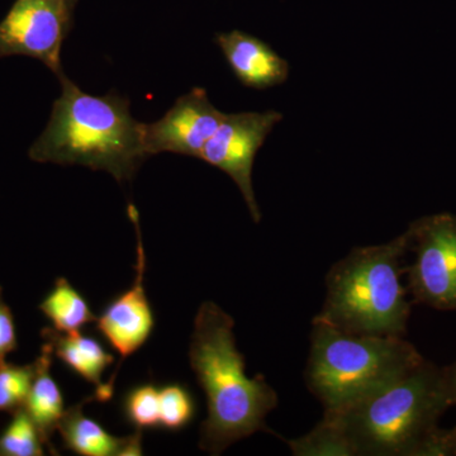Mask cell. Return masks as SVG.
Instances as JSON below:
<instances>
[{
	"label": "cell",
	"instance_id": "20",
	"mask_svg": "<svg viewBox=\"0 0 456 456\" xmlns=\"http://www.w3.org/2000/svg\"><path fill=\"white\" fill-rule=\"evenodd\" d=\"M125 415L139 430L160 426V389L147 383L136 387L126 395Z\"/></svg>",
	"mask_w": 456,
	"mask_h": 456
},
{
	"label": "cell",
	"instance_id": "9",
	"mask_svg": "<svg viewBox=\"0 0 456 456\" xmlns=\"http://www.w3.org/2000/svg\"><path fill=\"white\" fill-rule=\"evenodd\" d=\"M128 216L134 222L137 233V260L134 266L136 277L132 287L114 298L104 308L101 316L95 318L99 334L106 338L108 344L121 358L110 382L104 383L102 388L94 393L95 401L98 402H108L112 399L114 383L121 362L128 356L134 355L146 344L155 327L154 312L145 290L146 255L141 237L139 213L134 206L128 207Z\"/></svg>",
	"mask_w": 456,
	"mask_h": 456
},
{
	"label": "cell",
	"instance_id": "1",
	"mask_svg": "<svg viewBox=\"0 0 456 456\" xmlns=\"http://www.w3.org/2000/svg\"><path fill=\"white\" fill-rule=\"evenodd\" d=\"M235 320L211 301L194 318L189 360L207 398L208 415L200 426V448L220 455L236 441L268 430L266 416L278 395L263 375L248 378L245 356L236 346Z\"/></svg>",
	"mask_w": 456,
	"mask_h": 456
},
{
	"label": "cell",
	"instance_id": "21",
	"mask_svg": "<svg viewBox=\"0 0 456 456\" xmlns=\"http://www.w3.org/2000/svg\"><path fill=\"white\" fill-rule=\"evenodd\" d=\"M449 455H456V428L452 430L435 428L417 452V456Z\"/></svg>",
	"mask_w": 456,
	"mask_h": 456
},
{
	"label": "cell",
	"instance_id": "15",
	"mask_svg": "<svg viewBox=\"0 0 456 456\" xmlns=\"http://www.w3.org/2000/svg\"><path fill=\"white\" fill-rule=\"evenodd\" d=\"M40 310L49 318L53 329L61 332L80 331L97 318L86 299L65 278L56 279L53 289L42 301Z\"/></svg>",
	"mask_w": 456,
	"mask_h": 456
},
{
	"label": "cell",
	"instance_id": "10",
	"mask_svg": "<svg viewBox=\"0 0 456 456\" xmlns=\"http://www.w3.org/2000/svg\"><path fill=\"white\" fill-rule=\"evenodd\" d=\"M224 117L226 113L213 106L206 90L193 89L180 97L160 121L146 125L147 154L173 152L198 158Z\"/></svg>",
	"mask_w": 456,
	"mask_h": 456
},
{
	"label": "cell",
	"instance_id": "17",
	"mask_svg": "<svg viewBox=\"0 0 456 456\" xmlns=\"http://www.w3.org/2000/svg\"><path fill=\"white\" fill-rule=\"evenodd\" d=\"M44 445L40 432L25 408L13 412L11 424L0 435V455L3 456H41Z\"/></svg>",
	"mask_w": 456,
	"mask_h": 456
},
{
	"label": "cell",
	"instance_id": "11",
	"mask_svg": "<svg viewBox=\"0 0 456 456\" xmlns=\"http://www.w3.org/2000/svg\"><path fill=\"white\" fill-rule=\"evenodd\" d=\"M239 82L254 89H268L287 82L289 65L266 42L245 32L220 33L216 38Z\"/></svg>",
	"mask_w": 456,
	"mask_h": 456
},
{
	"label": "cell",
	"instance_id": "4",
	"mask_svg": "<svg viewBox=\"0 0 456 456\" xmlns=\"http://www.w3.org/2000/svg\"><path fill=\"white\" fill-rule=\"evenodd\" d=\"M410 230L388 244L355 248L326 275V299L317 320L356 335L404 338L411 314L402 265Z\"/></svg>",
	"mask_w": 456,
	"mask_h": 456
},
{
	"label": "cell",
	"instance_id": "2",
	"mask_svg": "<svg viewBox=\"0 0 456 456\" xmlns=\"http://www.w3.org/2000/svg\"><path fill=\"white\" fill-rule=\"evenodd\" d=\"M61 95L53 103L46 130L28 155L37 163L83 165L106 170L119 183L131 180L149 156L146 125L130 113L127 99L94 97L60 75Z\"/></svg>",
	"mask_w": 456,
	"mask_h": 456
},
{
	"label": "cell",
	"instance_id": "14",
	"mask_svg": "<svg viewBox=\"0 0 456 456\" xmlns=\"http://www.w3.org/2000/svg\"><path fill=\"white\" fill-rule=\"evenodd\" d=\"M53 355L50 345L45 342L41 355L35 362V377L23 408L35 422L45 445L49 446L51 452L56 454L51 444V436L59 428L65 408L61 389L51 374Z\"/></svg>",
	"mask_w": 456,
	"mask_h": 456
},
{
	"label": "cell",
	"instance_id": "12",
	"mask_svg": "<svg viewBox=\"0 0 456 456\" xmlns=\"http://www.w3.org/2000/svg\"><path fill=\"white\" fill-rule=\"evenodd\" d=\"M93 399L92 395L65 411L57 428L65 448L83 456L142 455V430L137 428L130 436H113L103 426L84 415V406Z\"/></svg>",
	"mask_w": 456,
	"mask_h": 456
},
{
	"label": "cell",
	"instance_id": "23",
	"mask_svg": "<svg viewBox=\"0 0 456 456\" xmlns=\"http://www.w3.org/2000/svg\"><path fill=\"white\" fill-rule=\"evenodd\" d=\"M443 369L450 402H452V406H454V404H456V362L454 364L450 365V367Z\"/></svg>",
	"mask_w": 456,
	"mask_h": 456
},
{
	"label": "cell",
	"instance_id": "19",
	"mask_svg": "<svg viewBox=\"0 0 456 456\" xmlns=\"http://www.w3.org/2000/svg\"><path fill=\"white\" fill-rule=\"evenodd\" d=\"M196 415V403L191 393L180 384L160 388V426L165 430L180 431Z\"/></svg>",
	"mask_w": 456,
	"mask_h": 456
},
{
	"label": "cell",
	"instance_id": "3",
	"mask_svg": "<svg viewBox=\"0 0 456 456\" xmlns=\"http://www.w3.org/2000/svg\"><path fill=\"white\" fill-rule=\"evenodd\" d=\"M444 369L419 367L338 412H323L349 441L354 454L416 456L452 407Z\"/></svg>",
	"mask_w": 456,
	"mask_h": 456
},
{
	"label": "cell",
	"instance_id": "8",
	"mask_svg": "<svg viewBox=\"0 0 456 456\" xmlns=\"http://www.w3.org/2000/svg\"><path fill=\"white\" fill-rule=\"evenodd\" d=\"M283 119V114H226L220 127L206 143L198 159L224 171L236 183L254 222L259 224L261 213L253 188L255 158L270 132Z\"/></svg>",
	"mask_w": 456,
	"mask_h": 456
},
{
	"label": "cell",
	"instance_id": "16",
	"mask_svg": "<svg viewBox=\"0 0 456 456\" xmlns=\"http://www.w3.org/2000/svg\"><path fill=\"white\" fill-rule=\"evenodd\" d=\"M296 456H354L349 441L330 417L323 419L305 436L285 440Z\"/></svg>",
	"mask_w": 456,
	"mask_h": 456
},
{
	"label": "cell",
	"instance_id": "22",
	"mask_svg": "<svg viewBox=\"0 0 456 456\" xmlns=\"http://www.w3.org/2000/svg\"><path fill=\"white\" fill-rule=\"evenodd\" d=\"M17 346L13 314L3 299L2 287H0V364L5 362L9 354L16 351Z\"/></svg>",
	"mask_w": 456,
	"mask_h": 456
},
{
	"label": "cell",
	"instance_id": "6",
	"mask_svg": "<svg viewBox=\"0 0 456 456\" xmlns=\"http://www.w3.org/2000/svg\"><path fill=\"white\" fill-rule=\"evenodd\" d=\"M416 257L406 268L413 302L440 311H456V216L439 213L408 227Z\"/></svg>",
	"mask_w": 456,
	"mask_h": 456
},
{
	"label": "cell",
	"instance_id": "13",
	"mask_svg": "<svg viewBox=\"0 0 456 456\" xmlns=\"http://www.w3.org/2000/svg\"><path fill=\"white\" fill-rule=\"evenodd\" d=\"M42 338L50 345L53 355L86 382L93 384L95 391L103 386L102 377L106 369L113 364L114 356L97 338L80 331H57L53 327L44 329Z\"/></svg>",
	"mask_w": 456,
	"mask_h": 456
},
{
	"label": "cell",
	"instance_id": "7",
	"mask_svg": "<svg viewBox=\"0 0 456 456\" xmlns=\"http://www.w3.org/2000/svg\"><path fill=\"white\" fill-rule=\"evenodd\" d=\"M75 0H16L0 22V59L23 55L62 75L61 47L73 23Z\"/></svg>",
	"mask_w": 456,
	"mask_h": 456
},
{
	"label": "cell",
	"instance_id": "5",
	"mask_svg": "<svg viewBox=\"0 0 456 456\" xmlns=\"http://www.w3.org/2000/svg\"><path fill=\"white\" fill-rule=\"evenodd\" d=\"M424 360L403 338L349 334L314 318L305 383L325 412H338Z\"/></svg>",
	"mask_w": 456,
	"mask_h": 456
},
{
	"label": "cell",
	"instance_id": "18",
	"mask_svg": "<svg viewBox=\"0 0 456 456\" xmlns=\"http://www.w3.org/2000/svg\"><path fill=\"white\" fill-rule=\"evenodd\" d=\"M35 362L29 365L0 364V412H16L25 407L33 377Z\"/></svg>",
	"mask_w": 456,
	"mask_h": 456
}]
</instances>
